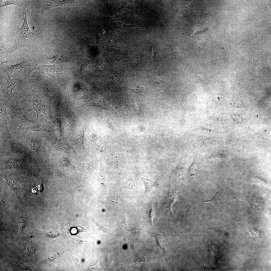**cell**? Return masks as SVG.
<instances>
[{"instance_id": "cell-17", "label": "cell", "mask_w": 271, "mask_h": 271, "mask_svg": "<svg viewBox=\"0 0 271 271\" xmlns=\"http://www.w3.org/2000/svg\"><path fill=\"white\" fill-rule=\"evenodd\" d=\"M99 162L97 159L94 157L89 161L78 162L76 165V170L90 174L94 178L98 169Z\"/></svg>"}, {"instance_id": "cell-13", "label": "cell", "mask_w": 271, "mask_h": 271, "mask_svg": "<svg viewBox=\"0 0 271 271\" xmlns=\"http://www.w3.org/2000/svg\"><path fill=\"white\" fill-rule=\"evenodd\" d=\"M92 96L90 94H86L79 93L75 90L72 86H68L64 99L61 106L69 108L70 106L74 102L81 99H89Z\"/></svg>"}, {"instance_id": "cell-24", "label": "cell", "mask_w": 271, "mask_h": 271, "mask_svg": "<svg viewBox=\"0 0 271 271\" xmlns=\"http://www.w3.org/2000/svg\"><path fill=\"white\" fill-rule=\"evenodd\" d=\"M223 181L219 183L218 191L215 196L211 200L203 201V202L211 203L218 210L221 209L224 200V194L222 188Z\"/></svg>"}, {"instance_id": "cell-3", "label": "cell", "mask_w": 271, "mask_h": 271, "mask_svg": "<svg viewBox=\"0 0 271 271\" xmlns=\"http://www.w3.org/2000/svg\"><path fill=\"white\" fill-rule=\"evenodd\" d=\"M33 87L32 80L29 77L7 79L0 88V102L17 97L23 99L30 94Z\"/></svg>"}, {"instance_id": "cell-33", "label": "cell", "mask_w": 271, "mask_h": 271, "mask_svg": "<svg viewBox=\"0 0 271 271\" xmlns=\"http://www.w3.org/2000/svg\"><path fill=\"white\" fill-rule=\"evenodd\" d=\"M73 87L76 91L81 93H86L88 90L87 85L82 81L75 83Z\"/></svg>"}, {"instance_id": "cell-44", "label": "cell", "mask_w": 271, "mask_h": 271, "mask_svg": "<svg viewBox=\"0 0 271 271\" xmlns=\"http://www.w3.org/2000/svg\"><path fill=\"white\" fill-rule=\"evenodd\" d=\"M26 246L27 252L29 254H33L36 251V247L35 244L31 243H29L27 244Z\"/></svg>"}, {"instance_id": "cell-49", "label": "cell", "mask_w": 271, "mask_h": 271, "mask_svg": "<svg viewBox=\"0 0 271 271\" xmlns=\"http://www.w3.org/2000/svg\"><path fill=\"white\" fill-rule=\"evenodd\" d=\"M207 28V27L206 26L198 25V27L195 31V34H197L203 32L206 30Z\"/></svg>"}, {"instance_id": "cell-5", "label": "cell", "mask_w": 271, "mask_h": 271, "mask_svg": "<svg viewBox=\"0 0 271 271\" xmlns=\"http://www.w3.org/2000/svg\"><path fill=\"white\" fill-rule=\"evenodd\" d=\"M28 10H27L22 25L19 28L17 26L16 28V35L15 44L16 47L21 49H33L36 40L42 35L41 32L34 33L31 31L27 23V16Z\"/></svg>"}, {"instance_id": "cell-47", "label": "cell", "mask_w": 271, "mask_h": 271, "mask_svg": "<svg viewBox=\"0 0 271 271\" xmlns=\"http://www.w3.org/2000/svg\"><path fill=\"white\" fill-rule=\"evenodd\" d=\"M88 64L84 63L82 64L80 69V72L81 75L86 74L87 72L88 66Z\"/></svg>"}, {"instance_id": "cell-1", "label": "cell", "mask_w": 271, "mask_h": 271, "mask_svg": "<svg viewBox=\"0 0 271 271\" xmlns=\"http://www.w3.org/2000/svg\"><path fill=\"white\" fill-rule=\"evenodd\" d=\"M33 87L30 94L20 100V106L24 113L27 116L32 111H35L37 119L41 114L51 122L50 106L53 100L60 101L55 87L47 80L44 75L39 72L37 77L32 80Z\"/></svg>"}, {"instance_id": "cell-30", "label": "cell", "mask_w": 271, "mask_h": 271, "mask_svg": "<svg viewBox=\"0 0 271 271\" xmlns=\"http://www.w3.org/2000/svg\"><path fill=\"white\" fill-rule=\"evenodd\" d=\"M126 68L124 66L112 71L110 77L111 79L110 82L112 84L116 85L118 83Z\"/></svg>"}, {"instance_id": "cell-31", "label": "cell", "mask_w": 271, "mask_h": 271, "mask_svg": "<svg viewBox=\"0 0 271 271\" xmlns=\"http://www.w3.org/2000/svg\"><path fill=\"white\" fill-rule=\"evenodd\" d=\"M121 226L122 232L124 236H126L131 231L137 230L145 231L143 228L139 229L133 227L126 219L122 221L121 224Z\"/></svg>"}, {"instance_id": "cell-7", "label": "cell", "mask_w": 271, "mask_h": 271, "mask_svg": "<svg viewBox=\"0 0 271 271\" xmlns=\"http://www.w3.org/2000/svg\"><path fill=\"white\" fill-rule=\"evenodd\" d=\"M20 100L17 97L5 101L8 113L11 116V128L13 130L24 123H35V121L28 119L24 113L20 106Z\"/></svg>"}, {"instance_id": "cell-14", "label": "cell", "mask_w": 271, "mask_h": 271, "mask_svg": "<svg viewBox=\"0 0 271 271\" xmlns=\"http://www.w3.org/2000/svg\"><path fill=\"white\" fill-rule=\"evenodd\" d=\"M35 121L37 123L32 126L17 129L23 131L47 133L57 136L54 130V125L46 118L42 119L38 122Z\"/></svg>"}, {"instance_id": "cell-25", "label": "cell", "mask_w": 271, "mask_h": 271, "mask_svg": "<svg viewBox=\"0 0 271 271\" xmlns=\"http://www.w3.org/2000/svg\"><path fill=\"white\" fill-rule=\"evenodd\" d=\"M3 163L8 168L23 169L26 166L25 161L20 158L9 157L3 160Z\"/></svg>"}, {"instance_id": "cell-50", "label": "cell", "mask_w": 271, "mask_h": 271, "mask_svg": "<svg viewBox=\"0 0 271 271\" xmlns=\"http://www.w3.org/2000/svg\"><path fill=\"white\" fill-rule=\"evenodd\" d=\"M104 66V63L103 60H101L98 61L96 64V68L98 70H102Z\"/></svg>"}, {"instance_id": "cell-48", "label": "cell", "mask_w": 271, "mask_h": 271, "mask_svg": "<svg viewBox=\"0 0 271 271\" xmlns=\"http://www.w3.org/2000/svg\"><path fill=\"white\" fill-rule=\"evenodd\" d=\"M165 82L159 79H152L150 80L149 83L152 85H156L164 83Z\"/></svg>"}, {"instance_id": "cell-53", "label": "cell", "mask_w": 271, "mask_h": 271, "mask_svg": "<svg viewBox=\"0 0 271 271\" xmlns=\"http://www.w3.org/2000/svg\"><path fill=\"white\" fill-rule=\"evenodd\" d=\"M163 35L165 36H166L167 38V40H168V45H169V48H170L172 50V53H173V54L174 55V56L175 58H176V57H175L174 54L173 52V50H172V49H171V47H170V43H169V39H168V37H167V35Z\"/></svg>"}, {"instance_id": "cell-22", "label": "cell", "mask_w": 271, "mask_h": 271, "mask_svg": "<svg viewBox=\"0 0 271 271\" xmlns=\"http://www.w3.org/2000/svg\"><path fill=\"white\" fill-rule=\"evenodd\" d=\"M106 172L104 163L99 161L98 169L94 178L101 188L104 194L107 195L106 185Z\"/></svg>"}, {"instance_id": "cell-45", "label": "cell", "mask_w": 271, "mask_h": 271, "mask_svg": "<svg viewBox=\"0 0 271 271\" xmlns=\"http://www.w3.org/2000/svg\"><path fill=\"white\" fill-rule=\"evenodd\" d=\"M46 235L50 237H56L59 235V233L54 230H50L46 231L45 233Z\"/></svg>"}, {"instance_id": "cell-52", "label": "cell", "mask_w": 271, "mask_h": 271, "mask_svg": "<svg viewBox=\"0 0 271 271\" xmlns=\"http://www.w3.org/2000/svg\"><path fill=\"white\" fill-rule=\"evenodd\" d=\"M214 249V246L212 245L211 247L209 249V252L210 254L212 255L213 257L215 256L217 254V253L214 252L213 251V249Z\"/></svg>"}, {"instance_id": "cell-23", "label": "cell", "mask_w": 271, "mask_h": 271, "mask_svg": "<svg viewBox=\"0 0 271 271\" xmlns=\"http://www.w3.org/2000/svg\"><path fill=\"white\" fill-rule=\"evenodd\" d=\"M108 111L106 114V120L110 131L114 135L118 136L119 138L124 134L122 133L118 121L116 117Z\"/></svg>"}, {"instance_id": "cell-34", "label": "cell", "mask_w": 271, "mask_h": 271, "mask_svg": "<svg viewBox=\"0 0 271 271\" xmlns=\"http://www.w3.org/2000/svg\"><path fill=\"white\" fill-rule=\"evenodd\" d=\"M129 89L138 93H140L146 90L145 85L143 84H138L130 85Z\"/></svg>"}, {"instance_id": "cell-27", "label": "cell", "mask_w": 271, "mask_h": 271, "mask_svg": "<svg viewBox=\"0 0 271 271\" xmlns=\"http://www.w3.org/2000/svg\"><path fill=\"white\" fill-rule=\"evenodd\" d=\"M118 108L119 112L122 118L124 120L128 119L129 117L128 111L125 97L123 95L119 96L118 100Z\"/></svg>"}, {"instance_id": "cell-12", "label": "cell", "mask_w": 271, "mask_h": 271, "mask_svg": "<svg viewBox=\"0 0 271 271\" xmlns=\"http://www.w3.org/2000/svg\"><path fill=\"white\" fill-rule=\"evenodd\" d=\"M37 70L42 74L58 82L60 85H62L61 80H64L65 72L61 65L40 64L38 65Z\"/></svg>"}, {"instance_id": "cell-2", "label": "cell", "mask_w": 271, "mask_h": 271, "mask_svg": "<svg viewBox=\"0 0 271 271\" xmlns=\"http://www.w3.org/2000/svg\"><path fill=\"white\" fill-rule=\"evenodd\" d=\"M125 151L119 138L109 141V153L104 163L106 174L117 180L128 169Z\"/></svg>"}, {"instance_id": "cell-8", "label": "cell", "mask_w": 271, "mask_h": 271, "mask_svg": "<svg viewBox=\"0 0 271 271\" xmlns=\"http://www.w3.org/2000/svg\"><path fill=\"white\" fill-rule=\"evenodd\" d=\"M114 94L113 93L101 96L92 95L88 100L78 101V103L74 104L76 108L95 106L110 111H114V109L110 104V101Z\"/></svg>"}, {"instance_id": "cell-20", "label": "cell", "mask_w": 271, "mask_h": 271, "mask_svg": "<svg viewBox=\"0 0 271 271\" xmlns=\"http://www.w3.org/2000/svg\"><path fill=\"white\" fill-rule=\"evenodd\" d=\"M68 60V58L64 56L46 54L39 56L35 60L38 65H57Z\"/></svg>"}, {"instance_id": "cell-10", "label": "cell", "mask_w": 271, "mask_h": 271, "mask_svg": "<svg viewBox=\"0 0 271 271\" xmlns=\"http://www.w3.org/2000/svg\"><path fill=\"white\" fill-rule=\"evenodd\" d=\"M60 110L62 121L64 127L65 137L67 138L71 136L75 132L79 113L75 110L61 107V106Z\"/></svg>"}, {"instance_id": "cell-28", "label": "cell", "mask_w": 271, "mask_h": 271, "mask_svg": "<svg viewBox=\"0 0 271 271\" xmlns=\"http://www.w3.org/2000/svg\"><path fill=\"white\" fill-rule=\"evenodd\" d=\"M105 258L106 267L105 269L108 271H114L121 266L120 262L110 257L107 253L104 254Z\"/></svg>"}, {"instance_id": "cell-46", "label": "cell", "mask_w": 271, "mask_h": 271, "mask_svg": "<svg viewBox=\"0 0 271 271\" xmlns=\"http://www.w3.org/2000/svg\"><path fill=\"white\" fill-rule=\"evenodd\" d=\"M16 264V265L20 268H19L23 269H30L29 268V265L26 263L23 262H17Z\"/></svg>"}, {"instance_id": "cell-4", "label": "cell", "mask_w": 271, "mask_h": 271, "mask_svg": "<svg viewBox=\"0 0 271 271\" xmlns=\"http://www.w3.org/2000/svg\"><path fill=\"white\" fill-rule=\"evenodd\" d=\"M38 65L34 59L21 61L14 65H8L6 61L2 62L0 69L6 75L8 79L29 77L32 73L37 70Z\"/></svg>"}, {"instance_id": "cell-40", "label": "cell", "mask_w": 271, "mask_h": 271, "mask_svg": "<svg viewBox=\"0 0 271 271\" xmlns=\"http://www.w3.org/2000/svg\"><path fill=\"white\" fill-rule=\"evenodd\" d=\"M196 16L193 13L191 9L187 8H184L182 11L181 17H187L192 18Z\"/></svg>"}, {"instance_id": "cell-11", "label": "cell", "mask_w": 271, "mask_h": 271, "mask_svg": "<svg viewBox=\"0 0 271 271\" xmlns=\"http://www.w3.org/2000/svg\"><path fill=\"white\" fill-rule=\"evenodd\" d=\"M107 140H104L101 133L97 128L93 125H88L87 124L84 134V141L85 149L88 153L91 154L92 148Z\"/></svg>"}, {"instance_id": "cell-43", "label": "cell", "mask_w": 271, "mask_h": 271, "mask_svg": "<svg viewBox=\"0 0 271 271\" xmlns=\"http://www.w3.org/2000/svg\"><path fill=\"white\" fill-rule=\"evenodd\" d=\"M89 267L88 270L90 271H103V270L101 269L100 267L99 262L98 256L97 260L95 263L93 265H90L88 264Z\"/></svg>"}, {"instance_id": "cell-16", "label": "cell", "mask_w": 271, "mask_h": 271, "mask_svg": "<svg viewBox=\"0 0 271 271\" xmlns=\"http://www.w3.org/2000/svg\"><path fill=\"white\" fill-rule=\"evenodd\" d=\"M60 101L53 100L52 101L53 110V116L52 118V123L54 125L55 132L58 137H63L62 131V119L60 110Z\"/></svg>"}, {"instance_id": "cell-9", "label": "cell", "mask_w": 271, "mask_h": 271, "mask_svg": "<svg viewBox=\"0 0 271 271\" xmlns=\"http://www.w3.org/2000/svg\"><path fill=\"white\" fill-rule=\"evenodd\" d=\"M74 157V154H73L59 153L52 151L46 162L69 171H74L76 170V166Z\"/></svg>"}, {"instance_id": "cell-41", "label": "cell", "mask_w": 271, "mask_h": 271, "mask_svg": "<svg viewBox=\"0 0 271 271\" xmlns=\"http://www.w3.org/2000/svg\"><path fill=\"white\" fill-rule=\"evenodd\" d=\"M194 75L197 80L201 82H208L209 80L204 74L197 70L195 72Z\"/></svg>"}, {"instance_id": "cell-32", "label": "cell", "mask_w": 271, "mask_h": 271, "mask_svg": "<svg viewBox=\"0 0 271 271\" xmlns=\"http://www.w3.org/2000/svg\"><path fill=\"white\" fill-rule=\"evenodd\" d=\"M155 216V210L153 208V204L149 207L147 209L146 218L147 223L149 226L153 228H154L153 221Z\"/></svg>"}, {"instance_id": "cell-29", "label": "cell", "mask_w": 271, "mask_h": 271, "mask_svg": "<svg viewBox=\"0 0 271 271\" xmlns=\"http://www.w3.org/2000/svg\"><path fill=\"white\" fill-rule=\"evenodd\" d=\"M0 119L4 121L7 125L11 127V120L8 116L5 101L0 102Z\"/></svg>"}, {"instance_id": "cell-6", "label": "cell", "mask_w": 271, "mask_h": 271, "mask_svg": "<svg viewBox=\"0 0 271 271\" xmlns=\"http://www.w3.org/2000/svg\"><path fill=\"white\" fill-rule=\"evenodd\" d=\"M86 121L78 127L77 130L71 137L66 138L70 144L76 148L78 152L76 156L77 162H85L91 160L94 156L86 150L84 144V137L87 123Z\"/></svg>"}, {"instance_id": "cell-21", "label": "cell", "mask_w": 271, "mask_h": 271, "mask_svg": "<svg viewBox=\"0 0 271 271\" xmlns=\"http://www.w3.org/2000/svg\"><path fill=\"white\" fill-rule=\"evenodd\" d=\"M178 193L176 190L173 188L170 189L167 192L163 199V205L165 207L169 210L171 218L177 223V221L174 216L172 211L171 207L176 201L178 196Z\"/></svg>"}, {"instance_id": "cell-37", "label": "cell", "mask_w": 271, "mask_h": 271, "mask_svg": "<svg viewBox=\"0 0 271 271\" xmlns=\"http://www.w3.org/2000/svg\"><path fill=\"white\" fill-rule=\"evenodd\" d=\"M19 225V235L22 233L27 224V219L24 217L18 218L17 220Z\"/></svg>"}, {"instance_id": "cell-36", "label": "cell", "mask_w": 271, "mask_h": 271, "mask_svg": "<svg viewBox=\"0 0 271 271\" xmlns=\"http://www.w3.org/2000/svg\"><path fill=\"white\" fill-rule=\"evenodd\" d=\"M142 179L144 182L145 186V195L147 192H150L154 190L156 188L154 183L152 180L149 179H146L142 177Z\"/></svg>"}, {"instance_id": "cell-15", "label": "cell", "mask_w": 271, "mask_h": 271, "mask_svg": "<svg viewBox=\"0 0 271 271\" xmlns=\"http://www.w3.org/2000/svg\"><path fill=\"white\" fill-rule=\"evenodd\" d=\"M101 201V203L111 211L116 212L122 210L124 207V201L119 193L114 191H111L107 199Z\"/></svg>"}, {"instance_id": "cell-19", "label": "cell", "mask_w": 271, "mask_h": 271, "mask_svg": "<svg viewBox=\"0 0 271 271\" xmlns=\"http://www.w3.org/2000/svg\"><path fill=\"white\" fill-rule=\"evenodd\" d=\"M53 152H58L60 153H70L77 156L78 152L76 148L72 146L66 138H59L57 142L53 147Z\"/></svg>"}, {"instance_id": "cell-42", "label": "cell", "mask_w": 271, "mask_h": 271, "mask_svg": "<svg viewBox=\"0 0 271 271\" xmlns=\"http://www.w3.org/2000/svg\"><path fill=\"white\" fill-rule=\"evenodd\" d=\"M102 82V80L99 78L94 80L92 83V87L94 91H97L100 89Z\"/></svg>"}, {"instance_id": "cell-38", "label": "cell", "mask_w": 271, "mask_h": 271, "mask_svg": "<svg viewBox=\"0 0 271 271\" xmlns=\"http://www.w3.org/2000/svg\"><path fill=\"white\" fill-rule=\"evenodd\" d=\"M118 38V36L115 35H113L110 37L106 47L107 54L116 44Z\"/></svg>"}, {"instance_id": "cell-18", "label": "cell", "mask_w": 271, "mask_h": 271, "mask_svg": "<svg viewBox=\"0 0 271 271\" xmlns=\"http://www.w3.org/2000/svg\"><path fill=\"white\" fill-rule=\"evenodd\" d=\"M109 140L99 144L92 148L91 154L99 161L104 163L109 153Z\"/></svg>"}, {"instance_id": "cell-35", "label": "cell", "mask_w": 271, "mask_h": 271, "mask_svg": "<svg viewBox=\"0 0 271 271\" xmlns=\"http://www.w3.org/2000/svg\"><path fill=\"white\" fill-rule=\"evenodd\" d=\"M10 5H14L21 7L22 6L23 4L21 1L20 0L0 1V8Z\"/></svg>"}, {"instance_id": "cell-26", "label": "cell", "mask_w": 271, "mask_h": 271, "mask_svg": "<svg viewBox=\"0 0 271 271\" xmlns=\"http://www.w3.org/2000/svg\"><path fill=\"white\" fill-rule=\"evenodd\" d=\"M146 62L145 54L139 52L132 56L128 60L127 66L132 71L139 64Z\"/></svg>"}, {"instance_id": "cell-51", "label": "cell", "mask_w": 271, "mask_h": 271, "mask_svg": "<svg viewBox=\"0 0 271 271\" xmlns=\"http://www.w3.org/2000/svg\"><path fill=\"white\" fill-rule=\"evenodd\" d=\"M150 49L151 53V57L152 59H154L156 54V52L155 51L154 46L152 45V44L150 45Z\"/></svg>"}, {"instance_id": "cell-39", "label": "cell", "mask_w": 271, "mask_h": 271, "mask_svg": "<svg viewBox=\"0 0 271 271\" xmlns=\"http://www.w3.org/2000/svg\"><path fill=\"white\" fill-rule=\"evenodd\" d=\"M94 222L98 226L99 230L104 232L110 233L111 229L108 225L105 222L102 221H95Z\"/></svg>"}]
</instances>
